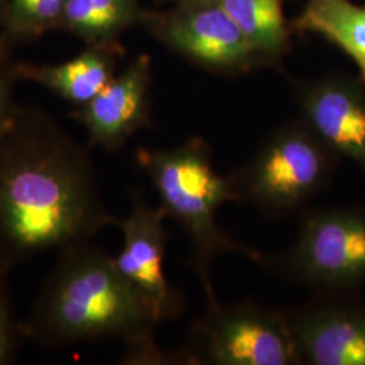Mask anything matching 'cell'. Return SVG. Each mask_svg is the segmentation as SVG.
I'll return each mask as SVG.
<instances>
[{"instance_id":"6da1fadb","label":"cell","mask_w":365,"mask_h":365,"mask_svg":"<svg viewBox=\"0 0 365 365\" xmlns=\"http://www.w3.org/2000/svg\"><path fill=\"white\" fill-rule=\"evenodd\" d=\"M90 149L43 111L18 107L0 135V255L13 265L117 226Z\"/></svg>"},{"instance_id":"7a4b0ae2","label":"cell","mask_w":365,"mask_h":365,"mask_svg":"<svg viewBox=\"0 0 365 365\" xmlns=\"http://www.w3.org/2000/svg\"><path fill=\"white\" fill-rule=\"evenodd\" d=\"M33 312L22 324L24 336L46 348L120 339L128 364H170L179 354L161 351L155 309L118 271L114 257L90 241L58 250Z\"/></svg>"},{"instance_id":"3957f363","label":"cell","mask_w":365,"mask_h":365,"mask_svg":"<svg viewBox=\"0 0 365 365\" xmlns=\"http://www.w3.org/2000/svg\"><path fill=\"white\" fill-rule=\"evenodd\" d=\"M135 160L153 182L167 217L190 237L206 299H215L210 264L217 256L237 253L262 261L260 253L235 242L217 222L218 210L238 197L232 176L225 178L214 170L203 140L194 137L173 149H138Z\"/></svg>"},{"instance_id":"277c9868","label":"cell","mask_w":365,"mask_h":365,"mask_svg":"<svg viewBox=\"0 0 365 365\" xmlns=\"http://www.w3.org/2000/svg\"><path fill=\"white\" fill-rule=\"evenodd\" d=\"M337 158L303 120L288 123L232 176L237 197L269 215H286L327 188Z\"/></svg>"},{"instance_id":"5b68a950","label":"cell","mask_w":365,"mask_h":365,"mask_svg":"<svg viewBox=\"0 0 365 365\" xmlns=\"http://www.w3.org/2000/svg\"><path fill=\"white\" fill-rule=\"evenodd\" d=\"M185 364H302L288 314L252 303L221 304L207 300L190 329Z\"/></svg>"},{"instance_id":"8992f818","label":"cell","mask_w":365,"mask_h":365,"mask_svg":"<svg viewBox=\"0 0 365 365\" xmlns=\"http://www.w3.org/2000/svg\"><path fill=\"white\" fill-rule=\"evenodd\" d=\"M279 265L292 280L325 295L348 294L364 286V210L309 212Z\"/></svg>"},{"instance_id":"52a82bcc","label":"cell","mask_w":365,"mask_h":365,"mask_svg":"<svg viewBox=\"0 0 365 365\" xmlns=\"http://www.w3.org/2000/svg\"><path fill=\"white\" fill-rule=\"evenodd\" d=\"M141 25L172 52L221 73L262 66L233 19L215 0H182L165 11H146Z\"/></svg>"},{"instance_id":"ba28073f","label":"cell","mask_w":365,"mask_h":365,"mask_svg":"<svg viewBox=\"0 0 365 365\" xmlns=\"http://www.w3.org/2000/svg\"><path fill=\"white\" fill-rule=\"evenodd\" d=\"M167 218L161 206L150 207L141 194L133 195L130 214L117 222L123 245L114 257L118 271L150 303L161 322L182 312V297L170 286L164 269Z\"/></svg>"},{"instance_id":"9c48e42d","label":"cell","mask_w":365,"mask_h":365,"mask_svg":"<svg viewBox=\"0 0 365 365\" xmlns=\"http://www.w3.org/2000/svg\"><path fill=\"white\" fill-rule=\"evenodd\" d=\"M152 81V58L140 54L87 105L73 110L72 118L87 131L90 148L117 152L150 126Z\"/></svg>"},{"instance_id":"30bf717a","label":"cell","mask_w":365,"mask_h":365,"mask_svg":"<svg viewBox=\"0 0 365 365\" xmlns=\"http://www.w3.org/2000/svg\"><path fill=\"white\" fill-rule=\"evenodd\" d=\"M302 120L339 157L365 176V84L327 76L300 88Z\"/></svg>"},{"instance_id":"8fae6325","label":"cell","mask_w":365,"mask_h":365,"mask_svg":"<svg viewBox=\"0 0 365 365\" xmlns=\"http://www.w3.org/2000/svg\"><path fill=\"white\" fill-rule=\"evenodd\" d=\"M327 297L288 314L302 364L365 365V304Z\"/></svg>"},{"instance_id":"7c38bea8","label":"cell","mask_w":365,"mask_h":365,"mask_svg":"<svg viewBox=\"0 0 365 365\" xmlns=\"http://www.w3.org/2000/svg\"><path fill=\"white\" fill-rule=\"evenodd\" d=\"M123 54L122 45L95 43L76 57L61 64H30L15 61L16 76L49 90L68 103L87 105L115 76L118 58Z\"/></svg>"},{"instance_id":"4fadbf2b","label":"cell","mask_w":365,"mask_h":365,"mask_svg":"<svg viewBox=\"0 0 365 365\" xmlns=\"http://www.w3.org/2000/svg\"><path fill=\"white\" fill-rule=\"evenodd\" d=\"M291 29L321 36L339 46L352 58L365 84V6L352 0H307Z\"/></svg>"},{"instance_id":"5bb4252c","label":"cell","mask_w":365,"mask_h":365,"mask_svg":"<svg viewBox=\"0 0 365 365\" xmlns=\"http://www.w3.org/2000/svg\"><path fill=\"white\" fill-rule=\"evenodd\" d=\"M145 10L141 0H68L60 30L86 42L114 43L141 24Z\"/></svg>"},{"instance_id":"9a60e30c","label":"cell","mask_w":365,"mask_h":365,"mask_svg":"<svg viewBox=\"0 0 365 365\" xmlns=\"http://www.w3.org/2000/svg\"><path fill=\"white\" fill-rule=\"evenodd\" d=\"M260 57L274 66L289 49V29L283 0H215Z\"/></svg>"},{"instance_id":"2e32d148","label":"cell","mask_w":365,"mask_h":365,"mask_svg":"<svg viewBox=\"0 0 365 365\" xmlns=\"http://www.w3.org/2000/svg\"><path fill=\"white\" fill-rule=\"evenodd\" d=\"M68 0H4L0 33L11 45L60 30Z\"/></svg>"},{"instance_id":"e0dca14e","label":"cell","mask_w":365,"mask_h":365,"mask_svg":"<svg viewBox=\"0 0 365 365\" xmlns=\"http://www.w3.org/2000/svg\"><path fill=\"white\" fill-rule=\"evenodd\" d=\"M13 264L0 255V365L11 364L18 351L19 339L25 337L22 324L15 319L9 274Z\"/></svg>"},{"instance_id":"ac0fdd59","label":"cell","mask_w":365,"mask_h":365,"mask_svg":"<svg viewBox=\"0 0 365 365\" xmlns=\"http://www.w3.org/2000/svg\"><path fill=\"white\" fill-rule=\"evenodd\" d=\"M19 81L15 72V61L0 66V135L11 123L19 106L14 101V88Z\"/></svg>"},{"instance_id":"d6986e66","label":"cell","mask_w":365,"mask_h":365,"mask_svg":"<svg viewBox=\"0 0 365 365\" xmlns=\"http://www.w3.org/2000/svg\"><path fill=\"white\" fill-rule=\"evenodd\" d=\"M11 46L13 45L7 39L4 38L3 34L0 33V66L11 61V57H10Z\"/></svg>"},{"instance_id":"ffe728a7","label":"cell","mask_w":365,"mask_h":365,"mask_svg":"<svg viewBox=\"0 0 365 365\" xmlns=\"http://www.w3.org/2000/svg\"><path fill=\"white\" fill-rule=\"evenodd\" d=\"M3 15H4V0H0V29L3 25Z\"/></svg>"},{"instance_id":"44dd1931","label":"cell","mask_w":365,"mask_h":365,"mask_svg":"<svg viewBox=\"0 0 365 365\" xmlns=\"http://www.w3.org/2000/svg\"><path fill=\"white\" fill-rule=\"evenodd\" d=\"M160 1H163V3H172V4H175V3H179V1H182V0H160Z\"/></svg>"}]
</instances>
